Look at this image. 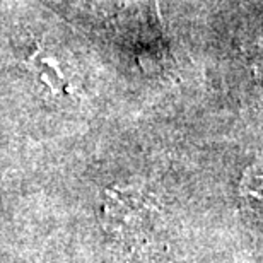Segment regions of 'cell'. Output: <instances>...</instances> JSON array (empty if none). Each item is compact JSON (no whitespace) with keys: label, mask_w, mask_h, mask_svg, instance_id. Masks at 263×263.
Returning a JSON list of instances; mask_svg holds the SVG:
<instances>
[{"label":"cell","mask_w":263,"mask_h":263,"mask_svg":"<svg viewBox=\"0 0 263 263\" xmlns=\"http://www.w3.org/2000/svg\"><path fill=\"white\" fill-rule=\"evenodd\" d=\"M26 67L40 79L41 82L50 87L55 94H65L68 91V82L60 62L55 55L48 53L41 43H36L34 51L26 60Z\"/></svg>","instance_id":"6da1fadb"}]
</instances>
